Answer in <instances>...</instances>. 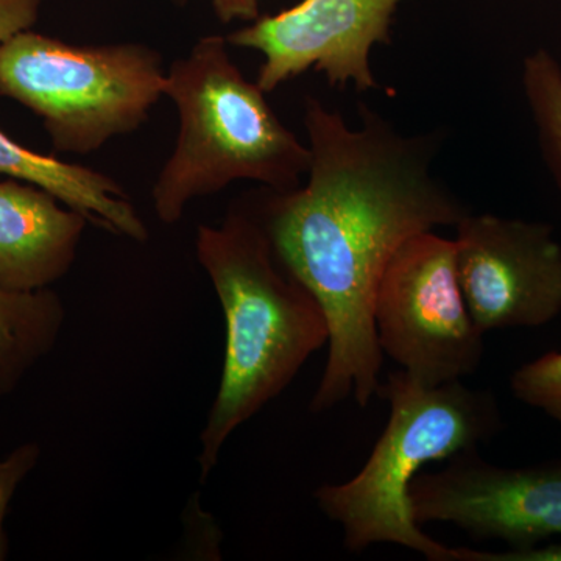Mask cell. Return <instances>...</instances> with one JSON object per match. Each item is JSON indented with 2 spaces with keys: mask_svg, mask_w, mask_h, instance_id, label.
I'll return each instance as SVG.
<instances>
[{
  "mask_svg": "<svg viewBox=\"0 0 561 561\" xmlns=\"http://www.w3.org/2000/svg\"><path fill=\"white\" fill-rule=\"evenodd\" d=\"M357 110L351 128L341 111L306 99V181L254 205L276 257L330 327L317 413L351 397L367 408L376 397L383 354L373 309L387 264L412 236L456 227L470 213L434 171L437 135H404L365 103Z\"/></svg>",
  "mask_w": 561,
  "mask_h": 561,
  "instance_id": "obj_1",
  "label": "cell"
},
{
  "mask_svg": "<svg viewBox=\"0 0 561 561\" xmlns=\"http://www.w3.org/2000/svg\"><path fill=\"white\" fill-rule=\"evenodd\" d=\"M195 250L227 323L220 387L201 437L206 482L232 432L290 386L328 345L330 327L317 298L276 257L254 205L236 206L217 227L201 225Z\"/></svg>",
  "mask_w": 561,
  "mask_h": 561,
  "instance_id": "obj_2",
  "label": "cell"
},
{
  "mask_svg": "<svg viewBox=\"0 0 561 561\" xmlns=\"http://www.w3.org/2000/svg\"><path fill=\"white\" fill-rule=\"evenodd\" d=\"M228 46L224 36H205L168 68L165 98L179 110L180 131L151 192L162 224H176L195 198L236 181L287 192L308 175V144L280 122L267 92L243 76Z\"/></svg>",
  "mask_w": 561,
  "mask_h": 561,
  "instance_id": "obj_3",
  "label": "cell"
},
{
  "mask_svg": "<svg viewBox=\"0 0 561 561\" xmlns=\"http://www.w3.org/2000/svg\"><path fill=\"white\" fill-rule=\"evenodd\" d=\"M376 397L390 404L386 430L353 479L316 491L317 505L342 527L350 551L387 542L431 561H457L454 548L413 519L409 491L427 463L478 449L501 431L496 398L461 381L423 386L402 370L390 373Z\"/></svg>",
  "mask_w": 561,
  "mask_h": 561,
  "instance_id": "obj_4",
  "label": "cell"
},
{
  "mask_svg": "<svg viewBox=\"0 0 561 561\" xmlns=\"http://www.w3.org/2000/svg\"><path fill=\"white\" fill-rule=\"evenodd\" d=\"M165 84L164 58L146 44L80 46L32 31L0 44V95L35 113L62 153L139 130Z\"/></svg>",
  "mask_w": 561,
  "mask_h": 561,
  "instance_id": "obj_5",
  "label": "cell"
},
{
  "mask_svg": "<svg viewBox=\"0 0 561 561\" xmlns=\"http://www.w3.org/2000/svg\"><path fill=\"white\" fill-rule=\"evenodd\" d=\"M373 319L383 356L423 386L461 381L481 364L483 332L461 291L454 239L426 231L402 243L383 271Z\"/></svg>",
  "mask_w": 561,
  "mask_h": 561,
  "instance_id": "obj_6",
  "label": "cell"
},
{
  "mask_svg": "<svg viewBox=\"0 0 561 561\" xmlns=\"http://www.w3.org/2000/svg\"><path fill=\"white\" fill-rule=\"evenodd\" d=\"M409 500L420 526L448 523L513 549L540 545L561 537V460L507 468L472 449L445 460L442 470L421 471Z\"/></svg>",
  "mask_w": 561,
  "mask_h": 561,
  "instance_id": "obj_7",
  "label": "cell"
},
{
  "mask_svg": "<svg viewBox=\"0 0 561 561\" xmlns=\"http://www.w3.org/2000/svg\"><path fill=\"white\" fill-rule=\"evenodd\" d=\"M454 228L461 291L483 334L560 316L561 245L551 225L468 213Z\"/></svg>",
  "mask_w": 561,
  "mask_h": 561,
  "instance_id": "obj_8",
  "label": "cell"
},
{
  "mask_svg": "<svg viewBox=\"0 0 561 561\" xmlns=\"http://www.w3.org/2000/svg\"><path fill=\"white\" fill-rule=\"evenodd\" d=\"M402 2L301 0L289 10L257 18L227 39L262 54L256 83L267 94L311 69L332 87L353 83L359 92L379 90L371 50L390 43L391 21Z\"/></svg>",
  "mask_w": 561,
  "mask_h": 561,
  "instance_id": "obj_9",
  "label": "cell"
},
{
  "mask_svg": "<svg viewBox=\"0 0 561 561\" xmlns=\"http://www.w3.org/2000/svg\"><path fill=\"white\" fill-rule=\"evenodd\" d=\"M88 221L38 186L0 181V287L49 289L76 262Z\"/></svg>",
  "mask_w": 561,
  "mask_h": 561,
  "instance_id": "obj_10",
  "label": "cell"
},
{
  "mask_svg": "<svg viewBox=\"0 0 561 561\" xmlns=\"http://www.w3.org/2000/svg\"><path fill=\"white\" fill-rule=\"evenodd\" d=\"M0 176L33 184L114 234L146 242L149 231L119 184L105 173L25 149L0 130Z\"/></svg>",
  "mask_w": 561,
  "mask_h": 561,
  "instance_id": "obj_11",
  "label": "cell"
},
{
  "mask_svg": "<svg viewBox=\"0 0 561 561\" xmlns=\"http://www.w3.org/2000/svg\"><path fill=\"white\" fill-rule=\"evenodd\" d=\"M65 308L49 289L20 294L0 287V397L16 389L60 335Z\"/></svg>",
  "mask_w": 561,
  "mask_h": 561,
  "instance_id": "obj_12",
  "label": "cell"
},
{
  "mask_svg": "<svg viewBox=\"0 0 561 561\" xmlns=\"http://www.w3.org/2000/svg\"><path fill=\"white\" fill-rule=\"evenodd\" d=\"M522 81L542 158L561 192L560 62L551 51H531L524 60Z\"/></svg>",
  "mask_w": 561,
  "mask_h": 561,
  "instance_id": "obj_13",
  "label": "cell"
},
{
  "mask_svg": "<svg viewBox=\"0 0 561 561\" xmlns=\"http://www.w3.org/2000/svg\"><path fill=\"white\" fill-rule=\"evenodd\" d=\"M513 394L561 426V351H552L513 373Z\"/></svg>",
  "mask_w": 561,
  "mask_h": 561,
  "instance_id": "obj_14",
  "label": "cell"
},
{
  "mask_svg": "<svg viewBox=\"0 0 561 561\" xmlns=\"http://www.w3.org/2000/svg\"><path fill=\"white\" fill-rule=\"evenodd\" d=\"M38 459V448L35 445H25L11 454L10 459L0 463V559L3 556L2 523L5 518L7 507L13 497L18 483L25 478Z\"/></svg>",
  "mask_w": 561,
  "mask_h": 561,
  "instance_id": "obj_15",
  "label": "cell"
},
{
  "mask_svg": "<svg viewBox=\"0 0 561 561\" xmlns=\"http://www.w3.org/2000/svg\"><path fill=\"white\" fill-rule=\"evenodd\" d=\"M457 561H561V541L511 548L508 551L490 552L470 548H454Z\"/></svg>",
  "mask_w": 561,
  "mask_h": 561,
  "instance_id": "obj_16",
  "label": "cell"
},
{
  "mask_svg": "<svg viewBox=\"0 0 561 561\" xmlns=\"http://www.w3.org/2000/svg\"><path fill=\"white\" fill-rule=\"evenodd\" d=\"M43 0H0V44L18 33L32 31Z\"/></svg>",
  "mask_w": 561,
  "mask_h": 561,
  "instance_id": "obj_17",
  "label": "cell"
},
{
  "mask_svg": "<svg viewBox=\"0 0 561 561\" xmlns=\"http://www.w3.org/2000/svg\"><path fill=\"white\" fill-rule=\"evenodd\" d=\"M265 0H213L214 11L221 22L254 21L260 18V7Z\"/></svg>",
  "mask_w": 561,
  "mask_h": 561,
  "instance_id": "obj_18",
  "label": "cell"
}]
</instances>
